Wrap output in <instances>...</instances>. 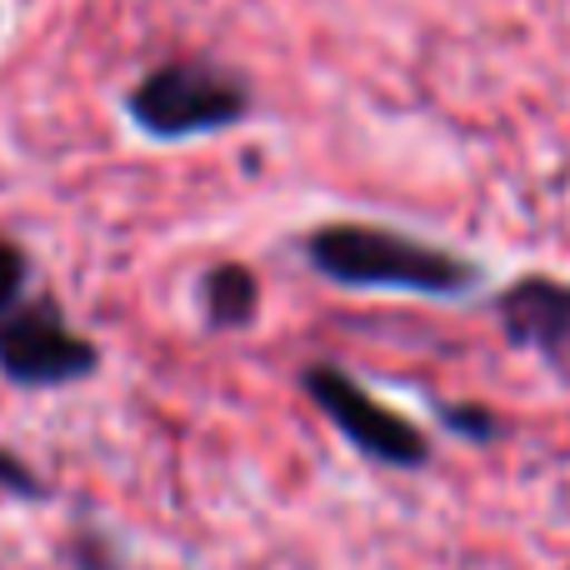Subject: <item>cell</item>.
I'll return each mask as SVG.
<instances>
[{"label": "cell", "mask_w": 570, "mask_h": 570, "mask_svg": "<svg viewBox=\"0 0 570 570\" xmlns=\"http://www.w3.org/2000/svg\"><path fill=\"white\" fill-rule=\"evenodd\" d=\"M200 311L210 331H246L261 311V281L240 261H220L200 276Z\"/></svg>", "instance_id": "obj_6"}, {"label": "cell", "mask_w": 570, "mask_h": 570, "mask_svg": "<svg viewBox=\"0 0 570 570\" xmlns=\"http://www.w3.org/2000/svg\"><path fill=\"white\" fill-rule=\"evenodd\" d=\"M100 351L56 301H20L0 315V375L20 391H60L96 375Z\"/></svg>", "instance_id": "obj_4"}, {"label": "cell", "mask_w": 570, "mask_h": 570, "mask_svg": "<svg viewBox=\"0 0 570 570\" xmlns=\"http://www.w3.org/2000/svg\"><path fill=\"white\" fill-rule=\"evenodd\" d=\"M0 491L20 495V501H46V481H40L16 451H0Z\"/></svg>", "instance_id": "obj_10"}, {"label": "cell", "mask_w": 570, "mask_h": 570, "mask_svg": "<svg viewBox=\"0 0 570 570\" xmlns=\"http://www.w3.org/2000/svg\"><path fill=\"white\" fill-rule=\"evenodd\" d=\"M256 110V90L230 66H216L206 56L160 60L130 86L126 116L150 140H196L216 130H236Z\"/></svg>", "instance_id": "obj_2"}, {"label": "cell", "mask_w": 570, "mask_h": 570, "mask_svg": "<svg viewBox=\"0 0 570 570\" xmlns=\"http://www.w3.org/2000/svg\"><path fill=\"white\" fill-rule=\"evenodd\" d=\"M301 250L315 276L345 285V291H401L431 295V301H461L485 281V271L461 250L405 236L395 226H371V220H325L301 240Z\"/></svg>", "instance_id": "obj_1"}, {"label": "cell", "mask_w": 570, "mask_h": 570, "mask_svg": "<svg viewBox=\"0 0 570 570\" xmlns=\"http://www.w3.org/2000/svg\"><path fill=\"white\" fill-rule=\"evenodd\" d=\"M495 325L515 351H531L561 385H570V285L556 276H521L491 301Z\"/></svg>", "instance_id": "obj_5"}, {"label": "cell", "mask_w": 570, "mask_h": 570, "mask_svg": "<svg viewBox=\"0 0 570 570\" xmlns=\"http://www.w3.org/2000/svg\"><path fill=\"white\" fill-rule=\"evenodd\" d=\"M26 250L16 246L10 236H0V315L10 311V305H20V295H26Z\"/></svg>", "instance_id": "obj_9"}, {"label": "cell", "mask_w": 570, "mask_h": 570, "mask_svg": "<svg viewBox=\"0 0 570 570\" xmlns=\"http://www.w3.org/2000/svg\"><path fill=\"white\" fill-rule=\"evenodd\" d=\"M441 411V425L445 431H455V435H465V441H475V445H485V441H495L501 435V421H495L485 405H435Z\"/></svg>", "instance_id": "obj_7"}, {"label": "cell", "mask_w": 570, "mask_h": 570, "mask_svg": "<svg viewBox=\"0 0 570 570\" xmlns=\"http://www.w3.org/2000/svg\"><path fill=\"white\" fill-rule=\"evenodd\" d=\"M301 391L365 461L385 465V471H425L431 465V435L385 401H375L345 365L311 361L301 371Z\"/></svg>", "instance_id": "obj_3"}, {"label": "cell", "mask_w": 570, "mask_h": 570, "mask_svg": "<svg viewBox=\"0 0 570 570\" xmlns=\"http://www.w3.org/2000/svg\"><path fill=\"white\" fill-rule=\"evenodd\" d=\"M70 570H126V561H120L116 541L100 531H80L76 541H70Z\"/></svg>", "instance_id": "obj_8"}]
</instances>
